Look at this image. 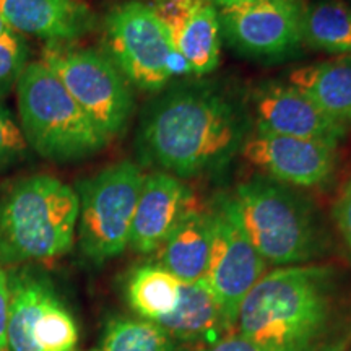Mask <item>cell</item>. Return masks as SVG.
<instances>
[{
	"instance_id": "cell-10",
	"label": "cell",
	"mask_w": 351,
	"mask_h": 351,
	"mask_svg": "<svg viewBox=\"0 0 351 351\" xmlns=\"http://www.w3.org/2000/svg\"><path fill=\"white\" fill-rule=\"evenodd\" d=\"M302 0H252L218 8L221 34L241 54L282 57L302 41Z\"/></svg>"
},
{
	"instance_id": "cell-1",
	"label": "cell",
	"mask_w": 351,
	"mask_h": 351,
	"mask_svg": "<svg viewBox=\"0 0 351 351\" xmlns=\"http://www.w3.org/2000/svg\"><path fill=\"white\" fill-rule=\"evenodd\" d=\"M339 274L326 263L276 267L258 280L239 309L236 330L269 351L348 348Z\"/></svg>"
},
{
	"instance_id": "cell-27",
	"label": "cell",
	"mask_w": 351,
	"mask_h": 351,
	"mask_svg": "<svg viewBox=\"0 0 351 351\" xmlns=\"http://www.w3.org/2000/svg\"><path fill=\"white\" fill-rule=\"evenodd\" d=\"M332 217L337 230H339L346 247L351 252V174L341 186L335 202H333Z\"/></svg>"
},
{
	"instance_id": "cell-11",
	"label": "cell",
	"mask_w": 351,
	"mask_h": 351,
	"mask_svg": "<svg viewBox=\"0 0 351 351\" xmlns=\"http://www.w3.org/2000/svg\"><path fill=\"white\" fill-rule=\"evenodd\" d=\"M241 155L265 178L293 187H320L337 168V145L258 130L245 138Z\"/></svg>"
},
{
	"instance_id": "cell-12",
	"label": "cell",
	"mask_w": 351,
	"mask_h": 351,
	"mask_svg": "<svg viewBox=\"0 0 351 351\" xmlns=\"http://www.w3.org/2000/svg\"><path fill=\"white\" fill-rule=\"evenodd\" d=\"M256 129L287 137L317 140L339 147L346 127L332 119L296 86L265 83L254 96Z\"/></svg>"
},
{
	"instance_id": "cell-23",
	"label": "cell",
	"mask_w": 351,
	"mask_h": 351,
	"mask_svg": "<svg viewBox=\"0 0 351 351\" xmlns=\"http://www.w3.org/2000/svg\"><path fill=\"white\" fill-rule=\"evenodd\" d=\"M33 343L36 351H77V322L60 300L36 322L33 328Z\"/></svg>"
},
{
	"instance_id": "cell-32",
	"label": "cell",
	"mask_w": 351,
	"mask_h": 351,
	"mask_svg": "<svg viewBox=\"0 0 351 351\" xmlns=\"http://www.w3.org/2000/svg\"><path fill=\"white\" fill-rule=\"evenodd\" d=\"M215 5L218 8H225V7H232V5H239V3H245V2H252V0H213Z\"/></svg>"
},
{
	"instance_id": "cell-14",
	"label": "cell",
	"mask_w": 351,
	"mask_h": 351,
	"mask_svg": "<svg viewBox=\"0 0 351 351\" xmlns=\"http://www.w3.org/2000/svg\"><path fill=\"white\" fill-rule=\"evenodd\" d=\"M0 15L15 33L47 44H72L95 26L85 0H0Z\"/></svg>"
},
{
	"instance_id": "cell-31",
	"label": "cell",
	"mask_w": 351,
	"mask_h": 351,
	"mask_svg": "<svg viewBox=\"0 0 351 351\" xmlns=\"http://www.w3.org/2000/svg\"><path fill=\"white\" fill-rule=\"evenodd\" d=\"M19 38V33H15L13 29L8 26V23L3 20V16L0 15V41H5V39H13Z\"/></svg>"
},
{
	"instance_id": "cell-15",
	"label": "cell",
	"mask_w": 351,
	"mask_h": 351,
	"mask_svg": "<svg viewBox=\"0 0 351 351\" xmlns=\"http://www.w3.org/2000/svg\"><path fill=\"white\" fill-rule=\"evenodd\" d=\"M155 324L179 343L187 348L199 346V350L236 332L228 324L205 278L182 283L178 307Z\"/></svg>"
},
{
	"instance_id": "cell-9",
	"label": "cell",
	"mask_w": 351,
	"mask_h": 351,
	"mask_svg": "<svg viewBox=\"0 0 351 351\" xmlns=\"http://www.w3.org/2000/svg\"><path fill=\"white\" fill-rule=\"evenodd\" d=\"M212 249L205 282L217 298L228 324L236 330L245 296L267 274V263L236 218L230 195H219L210 208Z\"/></svg>"
},
{
	"instance_id": "cell-28",
	"label": "cell",
	"mask_w": 351,
	"mask_h": 351,
	"mask_svg": "<svg viewBox=\"0 0 351 351\" xmlns=\"http://www.w3.org/2000/svg\"><path fill=\"white\" fill-rule=\"evenodd\" d=\"M199 351H269V350L262 348V346L257 345L256 341L245 339L244 335H241V333L236 330V332L228 333V335L223 337V339H219L218 341H215L212 345L204 346V348H200Z\"/></svg>"
},
{
	"instance_id": "cell-2",
	"label": "cell",
	"mask_w": 351,
	"mask_h": 351,
	"mask_svg": "<svg viewBox=\"0 0 351 351\" xmlns=\"http://www.w3.org/2000/svg\"><path fill=\"white\" fill-rule=\"evenodd\" d=\"M247 137V117L236 101L210 85H184L145 111L137 147L147 166L192 178L226 168Z\"/></svg>"
},
{
	"instance_id": "cell-18",
	"label": "cell",
	"mask_w": 351,
	"mask_h": 351,
	"mask_svg": "<svg viewBox=\"0 0 351 351\" xmlns=\"http://www.w3.org/2000/svg\"><path fill=\"white\" fill-rule=\"evenodd\" d=\"M289 85L309 96L324 112L345 127L351 124V56L291 70Z\"/></svg>"
},
{
	"instance_id": "cell-6",
	"label": "cell",
	"mask_w": 351,
	"mask_h": 351,
	"mask_svg": "<svg viewBox=\"0 0 351 351\" xmlns=\"http://www.w3.org/2000/svg\"><path fill=\"white\" fill-rule=\"evenodd\" d=\"M143 178L137 165L121 161L78 184V244L88 261L104 263L129 247Z\"/></svg>"
},
{
	"instance_id": "cell-30",
	"label": "cell",
	"mask_w": 351,
	"mask_h": 351,
	"mask_svg": "<svg viewBox=\"0 0 351 351\" xmlns=\"http://www.w3.org/2000/svg\"><path fill=\"white\" fill-rule=\"evenodd\" d=\"M168 72H169L171 78L191 75V73H192L191 65H189L186 57H184L181 52L176 49V47H174V51L171 52V56L168 59Z\"/></svg>"
},
{
	"instance_id": "cell-13",
	"label": "cell",
	"mask_w": 351,
	"mask_h": 351,
	"mask_svg": "<svg viewBox=\"0 0 351 351\" xmlns=\"http://www.w3.org/2000/svg\"><path fill=\"white\" fill-rule=\"evenodd\" d=\"M192 191L181 179L163 171L143 178L129 245L138 254L156 252L181 218L194 207Z\"/></svg>"
},
{
	"instance_id": "cell-21",
	"label": "cell",
	"mask_w": 351,
	"mask_h": 351,
	"mask_svg": "<svg viewBox=\"0 0 351 351\" xmlns=\"http://www.w3.org/2000/svg\"><path fill=\"white\" fill-rule=\"evenodd\" d=\"M302 41L315 51L351 56V8L340 0H317L306 5Z\"/></svg>"
},
{
	"instance_id": "cell-16",
	"label": "cell",
	"mask_w": 351,
	"mask_h": 351,
	"mask_svg": "<svg viewBox=\"0 0 351 351\" xmlns=\"http://www.w3.org/2000/svg\"><path fill=\"white\" fill-rule=\"evenodd\" d=\"M7 276L10 293L7 351H36L33 328L59 296L51 280L33 269L19 267L7 271Z\"/></svg>"
},
{
	"instance_id": "cell-5",
	"label": "cell",
	"mask_w": 351,
	"mask_h": 351,
	"mask_svg": "<svg viewBox=\"0 0 351 351\" xmlns=\"http://www.w3.org/2000/svg\"><path fill=\"white\" fill-rule=\"evenodd\" d=\"M16 104L26 143L47 160H82L109 142L41 60L26 64L16 85Z\"/></svg>"
},
{
	"instance_id": "cell-29",
	"label": "cell",
	"mask_w": 351,
	"mask_h": 351,
	"mask_svg": "<svg viewBox=\"0 0 351 351\" xmlns=\"http://www.w3.org/2000/svg\"><path fill=\"white\" fill-rule=\"evenodd\" d=\"M8 304H10V293H8V276H7L5 270L0 269V351H7Z\"/></svg>"
},
{
	"instance_id": "cell-24",
	"label": "cell",
	"mask_w": 351,
	"mask_h": 351,
	"mask_svg": "<svg viewBox=\"0 0 351 351\" xmlns=\"http://www.w3.org/2000/svg\"><path fill=\"white\" fill-rule=\"evenodd\" d=\"M26 56L28 52L20 36L0 41V99L19 85L26 67Z\"/></svg>"
},
{
	"instance_id": "cell-26",
	"label": "cell",
	"mask_w": 351,
	"mask_h": 351,
	"mask_svg": "<svg viewBox=\"0 0 351 351\" xmlns=\"http://www.w3.org/2000/svg\"><path fill=\"white\" fill-rule=\"evenodd\" d=\"M202 2L204 0H150L148 5L168 26L169 32H174Z\"/></svg>"
},
{
	"instance_id": "cell-4",
	"label": "cell",
	"mask_w": 351,
	"mask_h": 351,
	"mask_svg": "<svg viewBox=\"0 0 351 351\" xmlns=\"http://www.w3.org/2000/svg\"><path fill=\"white\" fill-rule=\"evenodd\" d=\"M230 199L244 232L267 263L301 265L326 252V231L317 212L289 186L257 176L239 184Z\"/></svg>"
},
{
	"instance_id": "cell-25",
	"label": "cell",
	"mask_w": 351,
	"mask_h": 351,
	"mask_svg": "<svg viewBox=\"0 0 351 351\" xmlns=\"http://www.w3.org/2000/svg\"><path fill=\"white\" fill-rule=\"evenodd\" d=\"M26 148H28V143L20 127L5 109L0 108V168L23 158Z\"/></svg>"
},
{
	"instance_id": "cell-3",
	"label": "cell",
	"mask_w": 351,
	"mask_h": 351,
	"mask_svg": "<svg viewBox=\"0 0 351 351\" xmlns=\"http://www.w3.org/2000/svg\"><path fill=\"white\" fill-rule=\"evenodd\" d=\"M77 192L51 174L21 179L0 197V269L52 261L72 251Z\"/></svg>"
},
{
	"instance_id": "cell-7",
	"label": "cell",
	"mask_w": 351,
	"mask_h": 351,
	"mask_svg": "<svg viewBox=\"0 0 351 351\" xmlns=\"http://www.w3.org/2000/svg\"><path fill=\"white\" fill-rule=\"evenodd\" d=\"M41 62L108 138L127 129L134 98L127 80L106 54L72 44H47Z\"/></svg>"
},
{
	"instance_id": "cell-34",
	"label": "cell",
	"mask_w": 351,
	"mask_h": 351,
	"mask_svg": "<svg viewBox=\"0 0 351 351\" xmlns=\"http://www.w3.org/2000/svg\"><path fill=\"white\" fill-rule=\"evenodd\" d=\"M350 3H351V0H350ZM350 8H351V7H350Z\"/></svg>"
},
{
	"instance_id": "cell-20",
	"label": "cell",
	"mask_w": 351,
	"mask_h": 351,
	"mask_svg": "<svg viewBox=\"0 0 351 351\" xmlns=\"http://www.w3.org/2000/svg\"><path fill=\"white\" fill-rule=\"evenodd\" d=\"M181 289V280L160 263H142L127 278L125 298L140 319L158 322L178 307Z\"/></svg>"
},
{
	"instance_id": "cell-33",
	"label": "cell",
	"mask_w": 351,
	"mask_h": 351,
	"mask_svg": "<svg viewBox=\"0 0 351 351\" xmlns=\"http://www.w3.org/2000/svg\"><path fill=\"white\" fill-rule=\"evenodd\" d=\"M339 351H351V350H348V348H343V350H339Z\"/></svg>"
},
{
	"instance_id": "cell-8",
	"label": "cell",
	"mask_w": 351,
	"mask_h": 351,
	"mask_svg": "<svg viewBox=\"0 0 351 351\" xmlns=\"http://www.w3.org/2000/svg\"><path fill=\"white\" fill-rule=\"evenodd\" d=\"M106 56L127 82L143 91L168 85V59L174 51L171 32L148 3H119L103 21Z\"/></svg>"
},
{
	"instance_id": "cell-22",
	"label": "cell",
	"mask_w": 351,
	"mask_h": 351,
	"mask_svg": "<svg viewBox=\"0 0 351 351\" xmlns=\"http://www.w3.org/2000/svg\"><path fill=\"white\" fill-rule=\"evenodd\" d=\"M96 351H191L176 341L158 324L140 317L109 319Z\"/></svg>"
},
{
	"instance_id": "cell-17",
	"label": "cell",
	"mask_w": 351,
	"mask_h": 351,
	"mask_svg": "<svg viewBox=\"0 0 351 351\" xmlns=\"http://www.w3.org/2000/svg\"><path fill=\"white\" fill-rule=\"evenodd\" d=\"M212 249L210 210L192 207L158 249V263L182 283L204 278Z\"/></svg>"
},
{
	"instance_id": "cell-19",
	"label": "cell",
	"mask_w": 351,
	"mask_h": 351,
	"mask_svg": "<svg viewBox=\"0 0 351 351\" xmlns=\"http://www.w3.org/2000/svg\"><path fill=\"white\" fill-rule=\"evenodd\" d=\"M173 43L191 65L194 75H207L219 64L221 26L213 0H204L174 32Z\"/></svg>"
},
{
	"instance_id": "cell-35",
	"label": "cell",
	"mask_w": 351,
	"mask_h": 351,
	"mask_svg": "<svg viewBox=\"0 0 351 351\" xmlns=\"http://www.w3.org/2000/svg\"><path fill=\"white\" fill-rule=\"evenodd\" d=\"M91 351H96V350H91Z\"/></svg>"
}]
</instances>
